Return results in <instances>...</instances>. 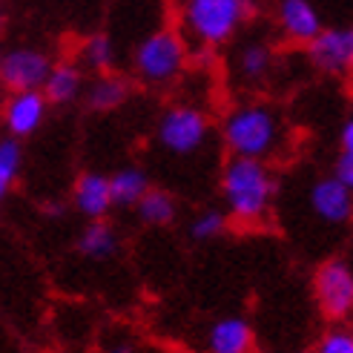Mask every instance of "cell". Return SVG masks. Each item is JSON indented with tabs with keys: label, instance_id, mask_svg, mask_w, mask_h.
Masks as SVG:
<instances>
[{
	"label": "cell",
	"instance_id": "25",
	"mask_svg": "<svg viewBox=\"0 0 353 353\" xmlns=\"http://www.w3.org/2000/svg\"><path fill=\"white\" fill-rule=\"evenodd\" d=\"M339 152H350L353 155V115H347L339 127Z\"/></svg>",
	"mask_w": 353,
	"mask_h": 353
},
{
	"label": "cell",
	"instance_id": "5",
	"mask_svg": "<svg viewBox=\"0 0 353 353\" xmlns=\"http://www.w3.org/2000/svg\"><path fill=\"white\" fill-rule=\"evenodd\" d=\"M213 123L196 103H172L155 121V144L172 158H190L207 147Z\"/></svg>",
	"mask_w": 353,
	"mask_h": 353
},
{
	"label": "cell",
	"instance_id": "15",
	"mask_svg": "<svg viewBox=\"0 0 353 353\" xmlns=\"http://www.w3.org/2000/svg\"><path fill=\"white\" fill-rule=\"evenodd\" d=\"M86 92L83 66L81 61H58L43 83V95L49 98L52 107H66V103L78 101Z\"/></svg>",
	"mask_w": 353,
	"mask_h": 353
},
{
	"label": "cell",
	"instance_id": "2",
	"mask_svg": "<svg viewBox=\"0 0 353 353\" xmlns=\"http://www.w3.org/2000/svg\"><path fill=\"white\" fill-rule=\"evenodd\" d=\"M221 144L230 155L273 161L288 147V123L268 101H241L221 115Z\"/></svg>",
	"mask_w": 353,
	"mask_h": 353
},
{
	"label": "cell",
	"instance_id": "31",
	"mask_svg": "<svg viewBox=\"0 0 353 353\" xmlns=\"http://www.w3.org/2000/svg\"><path fill=\"white\" fill-rule=\"evenodd\" d=\"M350 325H353V316H350Z\"/></svg>",
	"mask_w": 353,
	"mask_h": 353
},
{
	"label": "cell",
	"instance_id": "4",
	"mask_svg": "<svg viewBox=\"0 0 353 353\" xmlns=\"http://www.w3.org/2000/svg\"><path fill=\"white\" fill-rule=\"evenodd\" d=\"M190 63V41L175 29H155L132 49V75L152 90L175 83Z\"/></svg>",
	"mask_w": 353,
	"mask_h": 353
},
{
	"label": "cell",
	"instance_id": "11",
	"mask_svg": "<svg viewBox=\"0 0 353 353\" xmlns=\"http://www.w3.org/2000/svg\"><path fill=\"white\" fill-rule=\"evenodd\" d=\"M276 26L285 41L307 46L325 29L322 12L313 0H276Z\"/></svg>",
	"mask_w": 353,
	"mask_h": 353
},
{
	"label": "cell",
	"instance_id": "19",
	"mask_svg": "<svg viewBox=\"0 0 353 353\" xmlns=\"http://www.w3.org/2000/svg\"><path fill=\"white\" fill-rule=\"evenodd\" d=\"M135 213H138V221L147 227H167L179 219V201H175L172 192L161 187H150L147 196L138 201Z\"/></svg>",
	"mask_w": 353,
	"mask_h": 353
},
{
	"label": "cell",
	"instance_id": "23",
	"mask_svg": "<svg viewBox=\"0 0 353 353\" xmlns=\"http://www.w3.org/2000/svg\"><path fill=\"white\" fill-rule=\"evenodd\" d=\"M313 353H353V325L330 322V327L316 339Z\"/></svg>",
	"mask_w": 353,
	"mask_h": 353
},
{
	"label": "cell",
	"instance_id": "26",
	"mask_svg": "<svg viewBox=\"0 0 353 353\" xmlns=\"http://www.w3.org/2000/svg\"><path fill=\"white\" fill-rule=\"evenodd\" d=\"M103 353H135V345L130 339H115L103 347Z\"/></svg>",
	"mask_w": 353,
	"mask_h": 353
},
{
	"label": "cell",
	"instance_id": "17",
	"mask_svg": "<svg viewBox=\"0 0 353 353\" xmlns=\"http://www.w3.org/2000/svg\"><path fill=\"white\" fill-rule=\"evenodd\" d=\"M86 107L95 112H112L118 107H123L130 98V81L121 78L115 72H98L92 78V83H86Z\"/></svg>",
	"mask_w": 353,
	"mask_h": 353
},
{
	"label": "cell",
	"instance_id": "27",
	"mask_svg": "<svg viewBox=\"0 0 353 353\" xmlns=\"http://www.w3.org/2000/svg\"><path fill=\"white\" fill-rule=\"evenodd\" d=\"M63 210H66V204L58 201V199H55V201H46V204H43V216H49V219H61V216H63Z\"/></svg>",
	"mask_w": 353,
	"mask_h": 353
},
{
	"label": "cell",
	"instance_id": "29",
	"mask_svg": "<svg viewBox=\"0 0 353 353\" xmlns=\"http://www.w3.org/2000/svg\"><path fill=\"white\" fill-rule=\"evenodd\" d=\"M299 353H313V350H299Z\"/></svg>",
	"mask_w": 353,
	"mask_h": 353
},
{
	"label": "cell",
	"instance_id": "1",
	"mask_svg": "<svg viewBox=\"0 0 353 353\" xmlns=\"http://www.w3.org/2000/svg\"><path fill=\"white\" fill-rule=\"evenodd\" d=\"M224 210L239 227H259L270 219L279 196V179L270 161L230 155L219 175Z\"/></svg>",
	"mask_w": 353,
	"mask_h": 353
},
{
	"label": "cell",
	"instance_id": "20",
	"mask_svg": "<svg viewBox=\"0 0 353 353\" xmlns=\"http://www.w3.org/2000/svg\"><path fill=\"white\" fill-rule=\"evenodd\" d=\"M23 172V141L14 135H0V201H6Z\"/></svg>",
	"mask_w": 353,
	"mask_h": 353
},
{
	"label": "cell",
	"instance_id": "28",
	"mask_svg": "<svg viewBox=\"0 0 353 353\" xmlns=\"http://www.w3.org/2000/svg\"><path fill=\"white\" fill-rule=\"evenodd\" d=\"M0 26H3V12H0Z\"/></svg>",
	"mask_w": 353,
	"mask_h": 353
},
{
	"label": "cell",
	"instance_id": "24",
	"mask_svg": "<svg viewBox=\"0 0 353 353\" xmlns=\"http://www.w3.org/2000/svg\"><path fill=\"white\" fill-rule=\"evenodd\" d=\"M342 184H347L353 190V155L350 152H339L336 161H333V170H330Z\"/></svg>",
	"mask_w": 353,
	"mask_h": 353
},
{
	"label": "cell",
	"instance_id": "9",
	"mask_svg": "<svg viewBox=\"0 0 353 353\" xmlns=\"http://www.w3.org/2000/svg\"><path fill=\"white\" fill-rule=\"evenodd\" d=\"M307 207L316 221L327 227H345L353 221V190L336 175H319L307 187Z\"/></svg>",
	"mask_w": 353,
	"mask_h": 353
},
{
	"label": "cell",
	"instance_id": "22",
	"mask_svg": "<svg viewBox=\"0 0 353 353\" xmlns=\"http://www.w3.org/2000/svg\"><path fill=\"white\" fill-rule=\"evenodd\" d=\"M227 227H230V216H227V210L207 207V210H199V213L190 219L187 233H190L192 241L207 244V241L221 239L227 233Z\"/></svg>",
	"mask_w": 353,
	"mask_h": 353
},
{
	"label": "cell",
	"instance_id": "13",
	"mask_svg": "<svg viewBox=\"0 0 353 353\" xmlns=\"http://www.w3.org/2000/svg\"><path fill=\"white\" fill-rule=\"evenodd\" d=\"M256 333L253 325L239 313L210 322L204 333V353H253Z\"/></svg>",
	"mask_w": 353,
	"mask_h": 353
},
{
	"label": "cell",
	"instance_id": "21",
	"mask_svg": "<svg viewBox=\"0 0 353 353\" xmlns=\"http://www.w3.org/2000/svg\"><path fill=\"white\" fill-rule=\"evenodd\" d=\"M78 61H81L83 69H90V72H112V63H115L112 38L103 34V32L90 34L78 49Z\"/></svg>",
	"mask_w": 353,
	"mask_h": 353
},
{
	"label": "cell",
	"instance_id": "10",
	"mask_svg": "<svg viewBox=\"0 0 353 353\" xmlns=\"http://www.w3.org/2000/svg\"><path fill=\"white\" fill-rule=\"evenodd\" d=\"M49 98L43 90H21V92H9V98L0 107V121H3L6 135L14 138H29L34 135L49 115Z\"/></svg>",
	"mask_w": 353,
	"mask_h": 353
},
{
	"label": "cell",
	"instance_id": "30",
	"mask_svg": "<svg viewBox=\"0 0 353 353\" xmlns=\"http://www.w3.org/2000/svg\"><path fill=\"white\" fill-rule=\"evenodd\" d=\"M43 353H55V350H43Z\"/></svg>",
	"mask_w": 353,
	"mask_h": 353
},
{
	"label": "cell",
	"instance_id": "6",
	"mask_svg": "<svg viewBox=\"0 0 353 353\" xmlns=\"http://www.w3.org/2000/svg\"><path fill=\"white\" fill-rule=\"evenodd\" d=\"M313 299L327 322H350L353 316V264L347 259H325L313 270Z\"/></svg>",
	"mask_w": 353,
	"mask_h": 353
},
{
	"label": "cell",
	"instance_id": "8",
	"mask_svg": "<svg viewBox=\"0 0 353 353\" xmlns=\"http://www.w3.org/2000/svg\"><path fill=\"white\" fill-rule=\"evenodd\" d=\"M52 61L38 46H14L0 55V83L9 92L21 90H43V83L52 72Z\"/></svg>",
	"mask_w": 353,
	"mask_h": 353
},
{
	"label": "cell",
	"instance_id": "16",
	"mask_svg": "<svg viewBox=\"0 0 353 353\" xmlns=\"http://www.w3.org/2000/svg\"><path fill=\"white\" fill-rule=\"evenodd\" d=\"M121 247V236L118 230L107 221V219H98V221H86V227L78 233L75 241V250L90 259V261H107L118 253Z\"/></svg>",
	"mask_w": 353,
	"mask_h": 353
},
{
	"label": "cell",
	"instance_id": "12",
	"mask_svg": "<svg viewBox=\"0 0 353 353\" xmlns=\"http://www.w3.org/2000/svg\"><path fill=\"white\" fill-rule=\"evenodd\" d=\"M72 204L86 221L107 219L112 213V207H115L110 175L95 172V170L81 172L78 181L72 184Z\"/></svg>",
	"mask_w": 353,
	"mask_h": 353
},
{
	"label": "cell",
	"instance_id": "18",
	"mask_svg": "<svg viewBox=\"0 0 353 353\" xmlns=\"http://www.w3.org/2000/svg\"><path fill=\"white\" fill-rule=\"evenodd\" d=\"M110 184H112V199L115 207H138V201L147 196L150 184V175L135 167V164H123L110 175Z\"/></svg>",
	"mask_w": 353,
	"mask_h": 353
},
{
	"label": "cell",
	"instance_id": "7",
	"mask_svg": "<svg viewBox=\"0 0 353 353\" xmlns=\"http://www.w3.org/2000/svg\"><path fill=\"white\" fill-rule=\"evenodd\" d=\"M307 61L322 75L345 78L353 72V23L325 26L316 38L305 46Z\"/></svg>",
	"mask_w": 353,
	"mask_h": 353
},
{
	"label": "cell",
	"instance_id": "14",
	"mask_svg": "<svg viewBox=\"0 0 353 353\" xmlns=\"http://www.w3.org/2000/svg\"><path fill=\"white\" fill-rule=\"evenodd\" d=\"M273 66H276V49L264 38L244 41L233 55V72L244 86L264 83L273 75Z\"/></svg>",
	"mask_w": 353,
	"mask_h": 353
},
{
	"label": "cell",
	"instance_id": "3",
	"mask_svg": "<svg viewBox=\"0 0 353 353\" xmlns=\"http://www.w3.org/2000/svg\"><path fill=\"white\" fill-rule=\"evenodd\" d=\"M253 0H181L184 38L201 49L227 46L253 17Z\"/></svg>",
	"mask_w": 353,
	"mask_h": 353
}]
</instances>
